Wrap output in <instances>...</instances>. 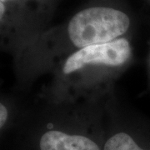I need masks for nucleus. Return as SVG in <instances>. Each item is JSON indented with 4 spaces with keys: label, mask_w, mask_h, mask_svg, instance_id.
Wrapping results in <instances>:
<instances>
[{
    "label": "nucleus",
    "mask_w": 150,
    "mask_h": 150,
    "mask_svg": "<svg viewBox=\"0 0 150 150\" xmlns=\"http://www.w3.org/2000/svg\"><path fill=\"white\" fill-rule=\"evenodd\" d=\"M114 93V92L112 93ZM48 100L26 108L13 134L16 150H103L112 96Z\"/></svg>",
    "instance_id": "obj_2"
},
{
    "label": "nucleus",
    "mask_w": 150,
    "mask_h": 150,
    "mask_svg": "<svg viewBox=\"0 0 150 150\" xmlns=\"http://www.w3.org/2000/svg\"><path fill=\"white\" fill-rule=\"evenodd\" d=\"M134 58L130 37L79 49L55 67L39 97L48 100L103 98L114 92L118 79Z\"/></svg>",
    "instance_id": "obj_3"
},
{
    "label": "nucleus",
    "mask_w": 150,
    "mask_h": 150,
    "mask_svg": "<svg viewBox=\"0 0 150 150\" xmlns=\"http://www.w3.org/2000/svg\"><path fill=\"white\" fill-rule=\"evenodd\" d=\"M15 150H16V149H15Z\"/></svg>",
    "instance_id": "obj_8"
},
{
    "label": "nucleus",
    "mask_w": 150,
    "mask_h": 150,
    "mask_svg": "<svg viewBox=\"0 0 150 150\" xmlns=\"http://www.w3.org/2000/svg\"><path fill=\"white\" fill-rule=\"evenodd\" d=\"M8 1H10V0H0V2H3V3H5V2H8Z\"/></svg>",
    "instance_id": "obj_7"
},
{
    "label": "nucleus",
    "mask_w": 150,
    "mask_h": 150,
    "mask_svg": "<svg viewBox=\"0 0 150 150\" xmlns=\"http://www.w3.org/2000/svg\"><path fill=\"white\" fill-rule=\"evenodd\" d=\"M25 108L19 104L18 98L12 95H2L0 100V133L1 139L12 134L22 119Z\"/></svg>",
    "instance_id": "obj_5"
},
{
    "label": "nucleus",
    "mask_w": 150,
    "mask_h": 150,
    "mask_svg": "<svg viewBox=\"0 0 150 150\" xmlns=\"http://www.w3.org/2000/svg\"><path fill=\"white\" fill-rule=\"evenodd\" d=\"M149 73H150V53H149Z\"/></svg>",
    "instance_id": "obj_6"
},
{
    "label": "nucleus",
    "mask_w": 150,
    "mask_h": 150,
    "mask_svg": "<svg viewBox=\"0 0 150 150\" xmlns=\"http://www.w3.org/2000/svg\"><path fill=\"white\" fill-rule=\"evenodd\" d=\"M103 150H150V127L123 109L112 93L108 103Z\"/></svg>",
    "instance_id": "obj_4"
},
{
    "label": "nucleus",
    "mask_w": 150,
    "mask_h": 150,
    "mask_svg": "<svg viewBox=\"0 0 150 150\" xmlns=\"http://www.w3.org/2000/svg\"><path fill=\"white\" fill-rule=\"evenodd\" d=\"M131 18L111 5H93L79 11L64 26L42 31L24 43L12 57L17 80L25 88L69 54L94 44L129 37Z\"/></svg>",
    "instance_id": "obj_1"
}]
</instances>
